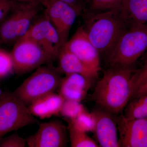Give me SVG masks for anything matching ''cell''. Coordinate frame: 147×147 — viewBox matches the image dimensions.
Listing matches in <instances>:
<instances>
[{
    "label": "cell",
    "instance_id": "cell-5",
    "mask_svg": "<svg viewBox=\"0 0 147 147\" xmlns=\"http://www.w3.org/2000/svg\"><path fill=\"white\" fill-rule=\"evenodd\" d=\"M39 5L16 2L0 25V45L14 44L24 36L39 11Z\"/></svg>",
    "mask_w": 147,
    "mask_h": 147
},
{
    "label": "cell",
    "instance_id": "cell-25",
    "mask_svg": "<svg viewBox=\"0 0 147 147\" xmlns=\"http://www.w3.org/2000/svg\"><path fill=\"white\" fill-rule=\"evenodd\" d=\"M147 82V59L142 68L136 70L134 73L133 76V92L131 98L139 87Z\"/></svg>",
    "mask_w": 147,
    "mask_h": 147
},
{
    "label": "cell",
    "instance_id": "cell-2",
    "mask_svg": "<svg viewBox=\"0 0 147 147\" xmlns=\"http://www.w3.org/2000/svg\"><path fill=\"white\" fill-rule=\"evenodd\" d=\"M83 26L89 39L99 52L108 55L129 25L119 9L91 12L84 11Z\"/></svg>",
    "mask_w": 147,
    "mask_h": 147
},
{
    "label": "cell",
    "instance_id": "cell-18",
    "mask_svg": "<svg viewBox=\"0 0 147 147\" xmlns=\"http://www.w3.org/2000/svg\"><path fill=\"white\" fill-rule=\"evenodd\" d=\"M131 99L124 109V117L129 119L147 117V95H139Z\"/></svg>",
    "mask_w": 147,
    "mask_h": 147
},
{
    "label": "cell",
    "instance_id": "cell-21",
    "mask_svg": "<svg viewBox=\"0 0 147 147\" xmlns=\"http://www.w3.org/2000/svg\"><path fill=\"white\" fill-rule=\"evenodd\" d=\"M78 129L84 132H93L95 121L94 116L92 113L84 110L77 117L72 120H68Z\"/></svg>",
    "mask_w": 147,
    "mask_h": 147
},
{
    "label": "cell",
    "instance_id": "cell-1",
    "mask_svg": "<svg viewBox=\"0 0 147 147\" xmlns=\"http://www.w3.org/2000/svg\"><path fill=\"white\" fill-rule=\"evenodd\" d=\"M136 71L133 67L105 70L92 95L98 108L115 115L121 113L132 97Z\"/></svg>",
    "mask_w": 147,
    "mask_h": 147
},
{
    "label": "cell",
    "instance_id": "cell-3",
    "mask_svg": "<svg viewBox=\"0 0 147 147\" xmlns=\"http://www.w3.org/2000/svg\"><path fill=\"white\" fill-rule=\"evenodd\" d=\"M147 50V24L129 25L106 56L108 68L132 67Z\"/></svg>",
    "mask_w": 147,
    "mask_h": 147
},
{
    "label": "cell",
    "instance_id": "cell-9",
    "mask_svg": "<svg viewBox=\"0 0 147 147\" xmlns=\"http://www.w3.org/2000/svg\"><path fill=\"white\" fill-rule=\"evenodd\" d=\"M24 36L38 43L54 60L58 58L62 48L59 36L45 13L33 22Z\"/></svg>",
    "mask_w": 147,
    "mask_h": 147
},
{
    "label": "cell",
    "instance_id": "cell-16",
    "mask_svg": "<svg viewBox=\"0 0 147 147\" xmlns=\"http://www.w3.org/2000/svg\"><path fill=\"white\" fill-rule=\"evenodd\" d=\"M64 100L59 93L54 92L38 98L28 107L34 116L41 119L49 118L59 115Z\"/></svg>",
    "mask_w": 147,
    "mask_h": 147
},
{
    "label": "cell",
    "instance_id": "cell-22",
    "mask_svg": "<svg viewBox=\"0 0 147 147\" xmlns=\"http://www.w3.org/2000/svg\"><path fill=\"white\" fill-rule=\"evenodd\" d=\"M85 110L86 109L81 102L75 100H65L61 108L60 115L68 120H72Z\"/></svg>",
    "mask_w": 147,
    "mask_h": 147
},
{
    "label": "cell",
    "instance_id": "cell-30",
    "mask_svg": "<svg viewBox=\"0 0 147 147\" xmlns=\"http://www.w3.org/2000/svg\"><path fill=\"white\" fill-rule=\"evenodd\" d=\"M0 82H1V80H0ZM2 93V92L1 89V87H0V97H1Z\"/></svg>",
    "mask_w": 147,
    "mask_h": 147
},
{
    "label": "cell",
    "instance_id": "cell-17",
    "mask_svg": "<svg viewBox=\"0 0 147 147\" xmlns=\"http://www.w3.org/2000/svg\"><path fill=\"white\" fill-rule=\"evenodd\" d=\"M119 9L129 26L147 24V0H123Z\"/></svg>",
    "mask_w": 147,
    "mask_h": 147
},
{
    "label": "cell",
    "instance_id": "cell-12",
    "mask_svg": "<svg viewBox=\"0 0 147 147\" xmlns=\"http://www.w3.org/2000/svg\"><path fill=\"white\" fill-rule=\"evenodd\" d=\"M64 46L87 66L99 73L100 70V54L89 39L83 25L78 27L74 34Z\"/></svg>",
    "mask_w": 147,
    "mask_h": 147
},
{
    "label": "cell",
    "instance_id": "cell-15",
    "mask_svg": "<svg viewBox=\"0 0 147 147\" xmlns=\"http://www.w3.org/2000/svg\"><path fill=\"white\" fill-rule=\"evenodd\" d=\"M58 59L59 65L57 67L61 74H79L92 82L98 76V73L87 66L65 46L60 52Z\"/></svg>",
    "mask_w": 147,
    "mask_h": 147
},
{
    "label": "cell",
    "instance_id": "cell-4",
    "mask_svg": "<svg viewBox=\"0 0 147 147\" xmlns=\"http://www.w3.org/2000/svg\"><path fill=\"white\" fill-rule=\"evenodd\" d=\"M53 63L40 66L13 92L27 106L58 90L62 77Z\"/></svg>",
    "mask_w": 147,
    "mask_h": 147
},
{
    "label": "cell",
    "instance_id": "cell-23",
    "mask_svg": "<svg viewBox=\"0 0 147 147\" xmlns=\"http://www.w3.org/2000/svg\"><path fill=\"white\" fill-rule=\"evenodd\" d=\"M14 73L10 53L0 48V80Z\"/></svg>",
    "mask_w": 147,
    "mask_h": 147
},
{
    "label": "cell",
    "instance_id": "cell-6",
    "mask_svg": "<svg viewBox=\"0 0 147 147\" xmlns=\"http://www.w3.org/2000/svg\"><path fill=\"white\" fill-rule=\"evenodd\" d=\"M37 123L28 106L13 92L3 93L0 97V139L11 131Z\"/></svg>",
    "mask_w": 147,
    "mask_h": 147
},
{
    "label": "cell",
    "instance_id": "cell-10",
    "mask_svg": "<svg viewBox=\"0 0 147 147\" xmlns=\"http://www.w3.org/2000/svg\"><path fill=\"white\" fill-rule=\"evenodd\" d=\"M39 128L35 134L26 139L29 147H63L67 144V127L58 120L38 123Z\"/></svg>",
    "mask_w": 147,
    "mask_h": 147
},
{
    "label": "cell",
    "instance_id": "cell-8",
    "mask_svg": "<svg viewBox=\"0 0 147 147\" xmlns=\"http://www.w3.org/2000/svg\"><path fill=\"white\" fill-rule=\"evenodd\" d=\"M45 13L57 30L62 47L68 40L69 32L79 13L70 5L60 0L43 1Z\"/></svg>",
    "mask_w": 147,
    "mask_h": 147
},
{
    "label": "cell",
    "instance_id": "cell-28",
    "mask_svg": "<svg viewBox=\"0 0 147 147\" xmlns=\"http://www.w3.org/2000/svg\"><path fill=\"white\" fill-rule=\"evenodd\" d=\"M142 94L147 95V82L139 87L131 98L137 96Z\"/></svg>",
    "mask_w": 147,
    "mask_h": 147
},
{
    "label": "cell",
    "instance_id": "cell-26",
    "mask_svg": "<svg viewBox=\"0 0 147 147\" xmlns=\"http://www.w3.org/2000/svg\"><path fill=\"white\" fill-rule=\"evenodd\" d=\"M16 2L13 0H0V25L13 9Z\"/></svg>",
    "mask_w": 147,
    "mask_h": 147
},
{
    "label": "cell",
    "instance_id": "cell-14",
    "mask_svg": "<svg viewBox=\"0 0 147 147\" xmlns=\"http://www.w3.org/2000/svg\"><path fill=\"white\" fill-rule=\"evenodd\" d=\"M92 82L79 74H66L62 78L58 93L65 100L81 102L86 96Z\"/></svg>",
    "mask_w": 147,
    "mask_h": 147
},
{
    "label": "cell",
    "instance_id": "cell-24",
    "mask_svg": "<svg viewBox=\"0 0 147 147\" xmlns=\"http://www.w3.org/2000/svg\"><path fill=\"white\" fill-rule=\"evenodd\" d=\"M27 146L26 139L20 137L17 133L0 139V147H25Z\"/></svg>",
    "mask_w": 147,
    "mask_h": 147
},
{
    "label": "cell",
    "instance_id": "cell-19",
    "mask_svg": "<svg viewBox=\"0 0 147 147\" xmlns=\"http://www.w3.org/2000/svg\"><path fill=\"white\" fill-rule=\"evenodd\" d=\"M68 124L67 129L71 147H99L96 141L88 137L86 132L76 128L69 121Z\"/></svg>",
    "mask_w": 147,
    "mask_h": 147
},
{
    "label": "cell",
    "instance_id": "cell-7",
    "mask_svg": "<svg viewBox=\"0 0 147 147\" xmlns=\"http://www.w3.org/2000/svg\"><path fill=\"white\" fill-rule=\"evenodd\" d=\"M10 53L14 72L17 75L28 73L55 61L38 43L25 36L13 44Z\"/></svg>",
    "mask_w": 147,
    "mask_h": 147
},
{
    "label": "cell",
    "instance_id": "cell-27",
    "mask_svg": "<svg viewBox=\"0 0 147 147\" xmlns=\"http://www.w3.org/2000/svg\"><path fill=\"white\" fill-rule=\"evenodd\" d=\"M72 6L78 11L79 16L85 9V0H60Z\"/></svg>",
    "mask_w": 147,
    "mask_h": 147
},
{
    "label": "cell",
    "instance_id": "cell-13",
    "mask_svg": "<svg viewBox=\"0 0 147 147\" xmlns=\"http://www.w3.org/2000/svg\"><path fill=\"white\" fill-rule=\"evenodd\" d=\"M96 142L102 147H119L116 116L100 108L94 110Z\"/></svg>",
    "mask_w": 147,
    "mask_h": 147
},
{
    "label": "cell",
    "instance_id": "cell-20",
    "mask_svg": "<svg viewBox=\"0 0 147 147\" xmlns=\"http://www.w3.org/2000/svg\"><path fill=\"white\" fill-rule=\"evenodd\" d=\"M123 0H85L84 11L100 12L119 9Z\"/></svg>",
    "mask_w": 147,
    "mask_h": 147
},
{
    "label": "cell",
    "instance_id": "cell-29",
    "mask_svg": "<svg viewBox=\"0 0 147 147\" xmlns=\"http://www.w3.org/2000/svg\"><path fill=\"white\" fill-rule=\"evenodd\" d=\"M18 2L29 3L33 4L40 5L41 4V0H13Z\"/></svg>",
    "mask_w": 147,
    "mask_h": 147
},
{
    "label": "cell",
    "instance_id": "cell-11",
    "mask_svg": "<svg viewBox=\"0 0 147 147\" xmlns=\"http://www.w3.org/2000/svg\"><path fill=\"white\" fill-rule=\"evenodd\" d=\"M119 147H147V117L129 119L116 116Z\"/></svg>",
    "mask_w": 147,
    "mask_h": 147
}]
</instances>
